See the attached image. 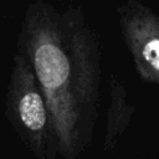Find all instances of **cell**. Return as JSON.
<instances>
[{"instance_id":"cell-1","label":"cell","mask_w":159,"mask_h":159,"mask_svg":"<svg viewBox=\"0 0 159 159\" xmlns=\"http://www.w3.org/2000/svg\"><path fill=\"white\" fill-rule=\"evenodd\" d=\"M17 53L31 65L47 102L58 155L77 159L91 145L98 119L102 50L80 4L57 6L35 0L26 6Z\"/></svg>"},{"instance_id":"cell-2","label":"cell","mask_w":159,"mask_h":159,"mask_svg":"<svg viewBox=\"0 0 159 159\" xmlns=\"http://www.w3.org/2000/svg\"><path fill=\"white\" fill-rule=\"evenodd\" d=\"M5 116L35 159L57 158V139L47 102L30 62L17 52L6 86Z\"/></svg>"},{"instance_id":"cell-3","label":"cell","mask_w":159,"mask_h":159,"mask_svg":"<svg viewBox=\"0 0 159 159\" xmlns=\"http://www.w3.org/2000/svg\"><path fill=\"white\" fill-rule=\"evenodd\" d=\"M116 14L139 77L159 84V14L139 0L119 4Z\"/></svg>"},{"instance_id":"cell-4","label":"cell","mask_w":159,"mask_h":159,"mask_svg":"<svg viewBox=\"0 0 159 159\" xmlns=\"http://www.w3.org/2000/svg\"><path fill=\"white\" fill-rule=\"evenodd\" d=\"M108 91V109L102 145L104 152H112L116 148L117 143L132 123L135 112L125 86L116 75H111L109 77Z\"/></svg>"}]
</instances>
